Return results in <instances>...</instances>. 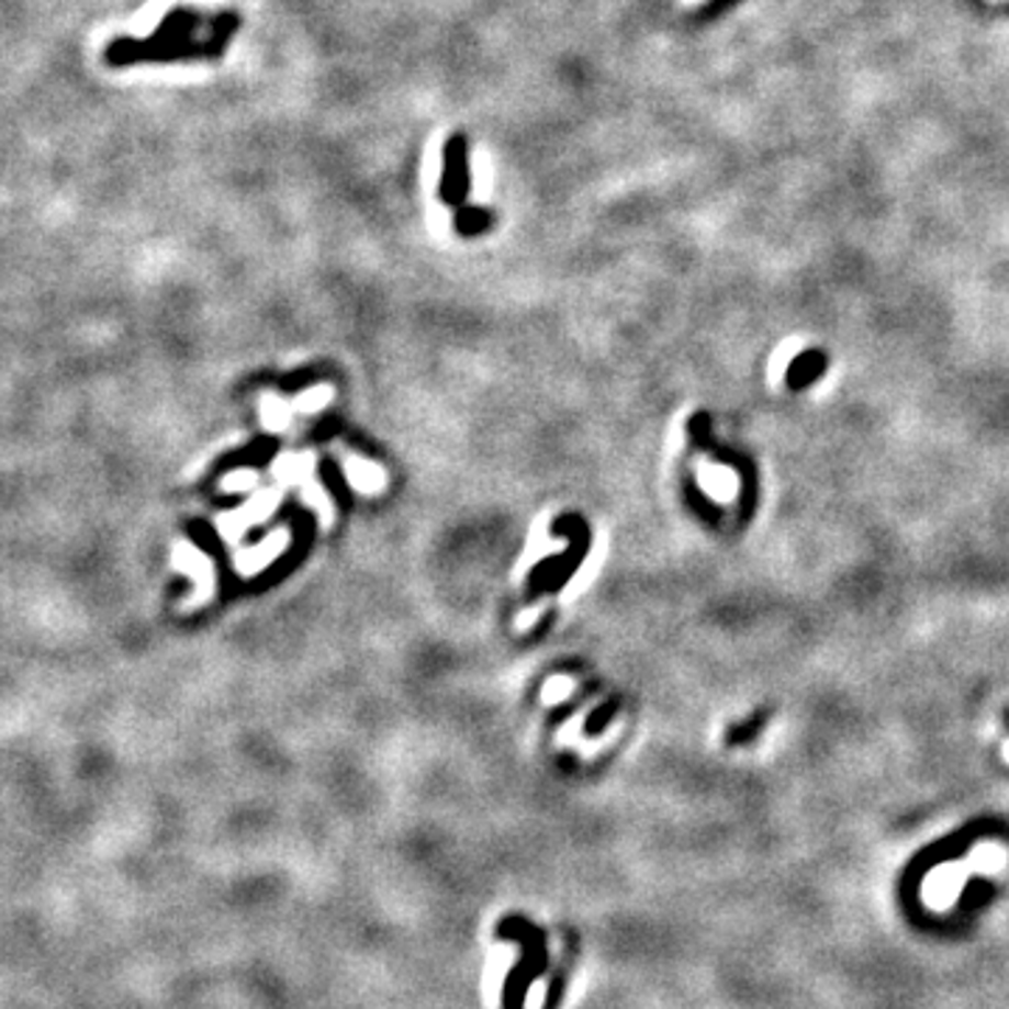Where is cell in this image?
Listing matches in <instances>:
<instances>
[{"instance_id": "3957f363", "label": "cell", "mask_w": 1009, "mask_h": 1009, "mask_svg": "<svg viewBox=\"0 0 1009 1009\" xmlns=\"http://www.w3.org/2000/svg\"><path fill=\"white\" fill-rule=\"evenodd\" d=\"M211 23V18H202L194 9H171L160 25H157V37H175V40H194L197 29Z\"/></svg>"}, {"instance_id": "ba28073f", "label": "cell", "mask_w": 1009, "mask_h": 1009, "mask_svg": "<svg viewBox=\"0 0 1009 1009\" xmlns=\"http://www.w3.org/2000/svg\"><path fill=\"white\" fill-rule=\"evenodd\" d=\"M250 483H253V477L245 474V477H236V480H227L225 485H231V489H233V485H250Z\"/></svg>"}, {"instance_id": "7a4b0ae2", "label": "cell", "mask_w": 1009, "mask_h": 1009, "mask_svg": "<svg viewBox=\"0 0 1009 1009\" xmlns=\"http://www.w3.org/2000/svg\"><path fill=\"white\" fill-rule=\"evenodd\" d=\"M471 194V166H469V141L463 132L449 135L444 144V160H440L438 197L444 205L463 208Z\"/></svg>"}, {"instance_id": "277c9868", "label": "cell", "mask_w": 1009, "mask_h": 1009, "mask_svg": "<svg viewBox=\"0 0 1009 1009\" xmlns=\"http://www.w3.org/2000/svg\"><path fill=\"white\" fill-rule=\"evenodd\" d=\"M825 365L828 362H825V357H821L819 351H810V354H803V357H796L794 365H791V370H788L791 388L799 390V388H805V384L814 382L821 370H825Z\"/></svg>"}, {"instance_id": "8992f818", "label": "cell", "mask_w": 1009, "mask_h": 1009, "mask_svg": "<svg viewBox=\"0 0 1009 1009\" xmlns=\"http://www.w3.org/2000/svg\"><path fill=\"white\" fill-rule=\"evenodd\" d=\"M489 222H491V214L485 211V208L463 205V208H458V220H455V225H458V231L463 233V236H471V233L485 231Z\"/></svg>"}, {"instance_id": "6da1fadb", "label": "cell", "mask_w": 1009, "mask_h": 1009, "mask_svg": "<svg viewBox=\"0 0 1009 1009\" xmlns=\"http://www.w3.org/2000/svg\"><path fill=\"white\" fill-rule=\"evenodd\" d=\"M227 43L208 40H175V37H119L104 48V63L110 68H132V65H171V63H202V59L225 57Z\"/></svg>"}, {"instance_id": "5b68a950", "label": "cell", "mask_w": 1009, "mask_h": 1009, "mask_svg": "<svg viewBox=\"0 0 1009 1009\" xmlns=\"http://www.w3.org/2000/svg\"><path fill=\"white\" fill-rule=\"evenodd\" d=\"M348 477L351 483L362 491H379L384 485V474L377 466L365 463V460H348Z\"/></svg>"}, {"instance_id": "52a82bcc", "label": "cell", "mask_w": 1009, "mask_h": 1009, "mask_svg": "<svg viewBox=\"0 0 1009 1009\" xmlns=\"http://www.w3.org/2000/svg\"><path fill=\"white\" fill-rule=\"evenodd\" d=\"M287 415H289V410L287 407H281V402H276V399H267V410H264V418H267V424H272V427H281L283 421H287Z\"/></svg>"}]
</instances>
